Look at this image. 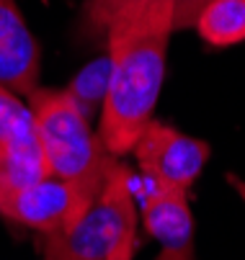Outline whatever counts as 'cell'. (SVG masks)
I'll return each mask as SVG.
<instances>
[{
    "label": "cell",
    "mask_w": 245,
    "mask_h": 260,
    "mask_svg": "<svg viewBox=\"0 0 245 260\" xmlns=\"http://www.w3.org/2000/svg\"><path fill=\"white\" fill-rule=\"evenodd\" d=\"M170 34L173 13L168 0H152L106 31L109 85L101 103L98 139L114 157L132 152L139 134L152 121L165 80Z\"/></svg>",
    "instance_id": "cell-1"
},
{
    "label": "cell",
    "mask_w": 245,
    "mask_h": 260,
    "mask_svg": "<svg viewBox=\"0 0 245 260\" xmlns=\"http://www.w3.org/2000/svg\"><path fill=\"white\" fill-rule=\"evenodd\" d=\"M132 173L116 162L96 201L70 230L42 235L44 260H132L137 245Z\"/></svg>",
    "instance_id": "cell-2"
},
{
    "label": "cell",
    "mask_w": 245,
    "mask_h": 260,
    "mask_svg": "<svg viewBox=\"0 0 245 260\" xmlns=\"http://www.w3.org/2000/svg\"><path fill=\"white\" fill-rule=\"evenodd\" d=\"M28 108L49 175L80 178L114 157L98 134H93L88 111L70 95L67 88H37L28 95Z\"/></svg>",
    "instance_id": "cell-3"
},
{
    "label": "cell",
    "mask_w": 245,
    "mask_h": 260,
    "mask_svg": "<svg viewBox=\"0 0 245 260\" xmlns=\"http://www.w3.org/2000/svg\"><path fill=\"white\" fill-rule=\"evenodd\" d=\"M116 162L119 157H111L80 178L47 175L21 191L0 193V214L16 221V224L37 230L42 235L65 232L96 201V196L101 193L103 183H106Z\"/></svg>",
    "instance_id": "cell-4"
},
{
    "label": "cell",
    "mask_w": 245,
    "mask_h": 260,
    "mask_svg": "<svg viewBox=\"0 0 245 260\" xmlns=\"http://www.w3.org/2000/svg\"><path fill=\"white\" fill-rule=\"evenodd\" d=\"M132 152L139 170L147 175L150 188L189 193L209 160V144L152 119L134 142Z\"/></svg>",
    "instance_id": "cell-5"
},
{
    "label": "cell",
    "mask_w": 245,
    "mask_h": 260,
    "mask_svg": "<svg viewBox=\"0 0 245 260\" xmlns=\"http://www.w3.org/2000/svg\"><path fill=\"white\" fill-rule=\"evenodd\" d=\"M42 49L16 0H0V85L31 95L39 88Z\"/></svg>",
    "instance_id": "cell-6"
},
{
    "label": "cell",
    "mask_w": 245,
    "mask_h": 260,
    "mask_svg": "<svg viewBox=\"0 0 245 260\" xmlns=\"http://www.w3.org/2000/svg\"><path fill=\"white\" fill-rule=\"evenodd\" d=\"M142 221L160 247L155 260H196L194 214L183 191L150 188L142 199Z\"/></svg>",
    "instance_id": "cell-7"
},
{
    "label": "cell",
    "mask_w": 245,
    "mask_h": 260,
    "mask_svg": "<svg viewBox=\"0 0 245 260\" xmlns=\"http://www.w3.org/2000/svg\"><path fill=\"white\" fill-rule=\"evenodd\" d=\"M194 28L212 47L245 42V0H212L199 13Z\"/></svg>",
    "instance_id": "cell-8"
},
{
    "label": "cell",
    "mask_w": 245,
    "mask_h": 260,
    "mask_svg": "<svg viewBox=\"0 0 245 260\" xmlns=\"http://www.w3.org/2000/svg\"><path fill=\"white\" fill-rule=\"evenodd\" d=\"M152 0H85L83 6V21L88 31H109L119 18H127L137 11L150 6Z\"/></svg>",
    "instance_id": "cell-9"
},
{
    "label": "cell",
    "mask_w": 245,
    "mask_h": 260,
    "mask_svg": "<svg viewBox=\"0 0 245 260\" xmlns=\"http://www.w3.org/2000/svg\"><path fill=\"white\" fill-rule=\"evenodd\" d=\"M31 132H34V119L28 103H23L18 93L0 85V147Z\"/></svg>",
    "instance_id": "cell-10"
},
{
    "label": "cell",
    "mask_w": 245,
    "mask_h": 260,
    "mask_svg": "<svg viewBox=\"0 0 245 260\" xmlns=\"http://www.w3.org/2000/svg\"><path fill=\"white\" fill-rule=\"evenodd\" d=\"M106 85H109V57L90 62L80 72V75L67 85V90H70V95H73L85 111H90V106L103 103Z\"/></svg>",
    "instance_id": "cell-11"
},
{
    "label": "cell",
    "mask_w": 245,
    "mask_h": 260,
    "mask_svg": "<svg viewBox=\"0 0 245 260\" xmlns=\"http://www.w3.org/2000/svg\"><path fill=\"white\" fill-rule=\"evenodd\" d=\"M170 13H173V31L194 28L199 13L212 3V0H168Z\"/></svg>",
    "instance_id": "cell-12"
},
{
    "label": "cell",
    "mask_w": 245,
    "mask_h": 260,
    "mask_svg": "<svg viewBox=\"0 0 245 260\" xmlns=\"http://www.w3.org/2000/svg\"><path fill=\"white\" fill-rule=\"evenodd\" d=\"M227 180H230V185H232V188H235V193L245 201V180H240L237 175H227Z\"/></svg>",
    "instance_id": "cell-13"
}]
</instances>
